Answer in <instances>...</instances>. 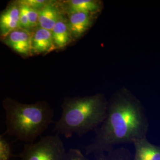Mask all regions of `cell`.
Returning a JSON list of instances; mask_svg holds the SVG:
<instances>
[{"label": "cell", "instance_id": "obj_1", "mask_svg": "<svg viewBox=\"0 0 160 160\" xmlns=\"http://www.w3.org/2000/svg\"><path fill=\"white\" fill-rule=\"evenodd\" d=\"M149 122L140 100L122 87L108 100L107 115L95 129V137L84 147L86 156L106 153L116 146L147 137Z\"/></svg>", "mask_w": 160, "mask_h": 160}, {"label": "cell", "instance_id": "obj_2", "mask_svg": "<svg viewBox=\"0 0 160 160\" xmlns=\"http://www.w3.org/2000/svg\"><path fill=\"white\" fill-rule=\"evenodd\" d=\"M108 107V100L101 92L83 97H65L61 105L62 114L55 122L53 131L66 138L74 135L81 137L103 123Z\"/></svg>", "mask_w": 160, "mask_h": 160}, {"label": "cell", "instance_id": "obj_3", "mask_svg": "<svg viewBox=\"0 0 160 160\" xmlns=\"http://www.w3.org/2000/svg\"><path fill=\"white\" fill-rule=\"evenodd\" d=\"M2 106L7 132L26 143L35 142L53 122L54 110L46 101L25 104L8 97Z\"/></svg>", "mask_w": 160, "mask_h": 160}, {"label": "cell", "instance_id": "obj_4", "mask_svg": "<svg viewBox=\"0 0 160 160\" xmlns=\"http://www.w3.org/2000/svg\"><path fill=\"white\" fill-rule=\"evenodd\" d=\"M67 151L58 135L42 137L26 143L20 154V160H65Z\"/></svg>", "mask_w": 160, "mask_h": 160}, {"label": "cell", "instance_id": "obj_5", "mask_svg": "<svg viewBox=\"0 0 160 160\" xmlns=\"http://www.w3.org/2000/svg\"><path fill=\"white\" fill-rule=\"evenodd\" d=\"M98 14L84 12H72L66 14L72 41L81 39L95 22Z\"/></svg>", "mask_w": 160, "mask_h": 160}, {"label": "cell", "instance_id": "obj_6", "mask_svg": "<svg viewBox=\"0 0 160 160\" xmlns=\"http://www.w3.org/2000/svg\"><path fill=\"white\" fill-rule=\"evenodd\" d=\"M31 33L23 29H16L7 34L0 42L5 44L18 55L28 58L31 55Z\"/></svg>", "mask_w": 160, "mask_h": 160}, {"label": "cell", "instance_id": "obj_7", "mask_svg": "<svg viewBox=\"0 0 160 160\" xmlns=\"http://www.w3.org/2000/svg\"><path fill=\"white\" fill-rule=\"evenodd\" d=\"M38 12V27L49 31H51L59 20L66 16L60 1L49 0Z\"/></svg>", "mask_w": 160, "mask_h": 160}, {"label": "cell", "instance_id": "obj_8", "mask_svg": "<svg viewBox=\"0 0 160 160\" xmlns=\"http://www.w3.org/2000/svg\"><path fill=\"white\" fill-rule=\"evenodd\" d=\"M19 1H10L6 8L0 12V40L12 31L19 28Z\"/></svg>", "mask_w": 160, "mask_h": 160}, {"label": "cell", "instance_id": "obj_9", "mask_svg": "<svg viewBox=\"0 0 160 160\" xmlns=\"http://www.w3.org/2000/svg\"><path fill=\"white\" fill-rule=\"evenodd\" d=\"M31 55H45L55 51L51 31L38 27L31 33Z\"/></svg>", "mask_w": 160, "mask_h": 160}, {"label": "cell", "instance_id": "obj_10", "mask_svg": "<svg viewBox=\"0 0 160 160\" xmlns=\"http://www.w3.org/2000/svg\"><path fill=\"white\" fill-rule=\"evenodd\" d=\"M60 3L65 15L72 12L98 14L103 8V1L100 0H66Z\"/></svg>", "mask_w": 160, "mask_h": 160}, {"label": "cell", "instance_id": "obj_11", "mask_svg": "<svg viewBox=\"0 0 160 160\" xmlns=\"http://www.w3.org/2000/svg\"><path fill=\"white\" fill-rule=\"evenodd\" d=\"M135 153L131 160H160V147L143 138L133 142Z\"/></svg>", "mask_w": 160, "mask_h": 160}, {"label": "cell", "instance_id": "obj_12", "mask_svg": "<svg viewBox=\"0 0 160 160\" xmlns=\"http://www.w3.org/2000/svg\"><path fill=\"white\" fill-rule=\"evenodd\" d=\"M51 33L55 51L62 50L73 42L66 16L58 21Z\"/></svg>", "mask_w": 160, "mask_h": 160}, {"label": "cell", "instance_id": "obj_13", "mask_svg": "<svg viewBox=\"0 0 160 160\" xmlns=\"http://www.w3.org/2000/svg\"><path fill=\"white\" fill-rule=\"evenodd\" d=\"M94 157L96 160H131L132 154L129 149L120 147Z\"/></svg>", "mask_w": 160, "mask_h": 160}, {"label": "cell", "instance_id": "obj_14", "mask_svg": "<svg viewBox=\"0 0 160 160\" xmlns=\"http://www.w3.org/2000/svg\"><path fill=\"white\" fill-rule=\"evenodd\" d=\"M26 7V10L27 13V16L29 21V26L31 29L32 33L33 30L38 27V17H39V12L38 11L32 8L26 4L24 1L22 0Z\"/></svg>", "mask_w": 160, "mask_h": 160}, {"label": "cell", "instance_id": "obj_15", "mask_svg": "<svg viewBox=\"0 0 160 160\" xmlns=\"http://www.w3.org/2000/svg\"><path fill=\"white\" fill-rule=\"evenodd\" d=\"M12 156L10 145L0 135V160H9Z\"/></svg>", "mask_w": 160, "mask_h": 160}, {"label": "cell", "instance_id": "obj_16", "mask_svg": "<svg viewBox=\"0 0 160 160\" xmlns=\"http://www.w3.org/2000/svg\"><path fill=\"white\" fill-rule=\"evenodd\" d=\"M65 160H91L86 155L84 154L80 149L71 148L67 151ZM94 160H96L95 159Z\"/></svg>", "mask_w": 160, "mask_h": 160}, {"label": "cell", "instance_id": "obj_17", "mask_svg": "<svg viewBox=\"0 0 160 160\" xmlns=\"http://www.w3.org/2000/svg\"><path fill=\"white\" fill-rule=\"evenodd\" d=\"M29 7L37 11H39L48 2L49 0H23Z\"/></svg>", "mask_w": 160, "mask_h": 160}]
</instances>
